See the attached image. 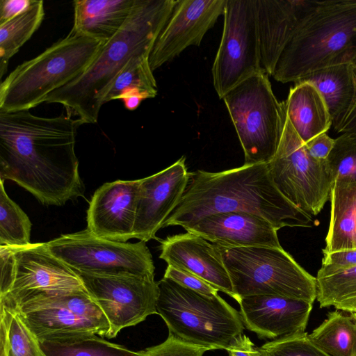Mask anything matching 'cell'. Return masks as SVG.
<instances>
[{"instance_id":"6da1fadb","label":"cell","mask_w":356,"mask_h":356,"mask_svg":"<svg viewBox=\"0 0 356 356\" xmlns=\"http://www.w3.org/2000/svg\"><path fill=\"white\" fill-rule=\"evenodd\" d=\"M83 123L69 113L45 118L29 110L0 111V179H10L45 205L82 197L75 154Z\"/></svg>"},{"instance_id":"7a4b0ae2","label":"cell","mask_w":356,"mask_h":356,"mask_svg":"<svg viewBox=\"0 0 356 356\" xmlns=\"http://www.w3.org/2000/svg\"><path fill=\"white\" fill-rule=\"evenodd\" d=\"M226 212L260 216L280 229L309 227L313 218L290 202L276 188L267 163L243 165L222 172L196 170L178 206L163 227L193 226L204 217Z\"/></svg>"},{"instance_id":"3957f363","label":"cell","mask_w":356,"mask_h":356,"mask_svg":"<svg viewBox=\"0 0 356 356\" xmlns=\"http://www.w3.org/2000/svg\"><path fill=\"white\" fill-rule=\"evenodd\" d=\"M178 0H138L116 34L106 42L88 69L50 93L46 103L62 104L83 124L97 122L103 99L115 77L133 57L149 56Z\"/></svg>"},{"instance_id":"277c9868","label":"cell","mask_w":356,"mask_h":356,"mask_svg":"<svg viewBox=\"0 0 356 356\" xmlns=\"http://www.w3.org/2000/svg\"><path fill=\"white\" fill-rule=\"evenodd\" d=\"M356 51V0L312 1L273 76L297 82L318 70L349 63Z\"/></svg>"},{"instance_id":"5b68a950","label":"cell","mask_w":356,"mask_h":356,"mask_svg":"<svg viewBox=\"0 0 356 356\" xmlns=\"http://www.w3.org/2000/svg\"><path fill=\"white\" fill-rule=\"evenodd\" d=\"M104 43L72 29L1 82L0 111L29 110L44 102L50 93L84 72Z\"/></svg>"},{"instance_id":"8992f818","label":"cell","mask_w":356,"mask_h":356,"mask_svg":"<svg viewBox=\"0 0 356 356\" xmlns=\"http://www.w3.org/2000/svg\"><path fill=\"white\" fill-rule=\"evenodd\" d=\"M156 312L169 333L209 350L227 349L243 334L240 313L219 295L207 296L163 277Z\"/></svg>"},{"instance_id":"52a82bcc","label":"cell","mask_w":356,"mask_h":356,"mask_svg":"<svg viewBox=\"0 0 356 356\" xmlns=\"http://www.w3.org/2000/svg\"><path fill=\"white\" fill-rule=\"evenodd\" d=\"M237 297L282 296L313 303L316 278L282 248L218 246Z\"/></svg>"},{"instance_id":"ba28073f","label":"cell","mask_w":356,"mask_h":356,"mask_svg":"<svg viewBox=\"0 0 356 356\" xmlns=\"http://www.w3.org/2000/svg\"><path fill=\"white\" fill-rule=\"evenodd\" d=\"M248 165L268 163L277 149L286 120L285 103L275 97L262 70L228 91L223 98Z\"/></svg>"},{"instance_id":"9c48e42d","label":"cell","mask_w":356,"mask_h":356,"mask_svg":"<svg viewBox=\"0 0 356 356\" xmlns=\"http://www.w3.org/2000/svg\"><path fill=\"white\" fill-rule=\"evenodd\" d=\"M267 165L278 191L305 213L317 216L330 198L334 179L325 161L309 154L287 115L276 153Z\"/></svg>"},{"instance_id":"30bf717a","label":"cell","mask_w":356,"mask_h":356,"mask_svg":"<svg viewBox=\"0 0 356 356\" xmlns=\"http://www.w3.org/2000/svg\"><path fill=\"white\" fill-rule=\"evenodd\" d=\"M49 251L74 271L98 275L154 274L146 242H118L98 237L86 229L62 234L46 243Z\"/></svg>"},{"instance_id":"8fae6325","label":"cell","mask_w":356,"mask_h":356,"mask_svg":"<svg viewBox=\"0 0 356 356\" xmlns=\"http://www.w3.org/2000/svg\"><path fill=\"white\" fill-rule=\"evenodd\" d=\"M221 41L212 67L220 99L264 70L261 64L256 0H226Z\"/></svg>"},{"instance_id":"7c38bea8","label":"cell","mask_w":356,"mask_h":356,"mask_svg":"<svg viewBox=\"0 0 356 356\" xmlns=\"http://www.w3.org/2000/svg\"><path fill=\"white\" fill-rule=\"evenodd\" d=\"M16 308L40 341L87 334L108 338L110 331L107 318L86 290L36 298Z\"/></svg>"},{"instance_id":"4fadbf2b","label":"cell","mask_w":356,"mask_h":356,"mask_svg":"<svg viewBox=\"0 0 356 356\" xmlns=\"http://www.w3.org/2000/svg\"><path fill=\"white\" fill-rule=\"evenodd\" d=\"M109 325L108 339L156 312L159 294L154 275H98L76 272Z\"/></svg>"},{"instance_id":"5bb4252c","label":"cell","mask_w":356,"mask_h":356,"mask_svg":"<svg viewBox=\"0 0 356 356\" xmlns=\"http://www.w3.org/2000/svg\"><path fill=\"white\" fill-rule=\"evenodd\" d=\"M12 248L14 280L10 291L0 298V305L16 308L36 298L86 290L76 273L54 256L46 243Z\"/></svg>"},{"instance_id":"9a60e30c","label":"cell","mask_w":356,"mask_h":356,"mask_svg":"<svg viewBox=\"0 0 356 356\" xmlns=\"http://www.w3.org/2000/svg\"><path fill=\"white\" fill-rule=\"evenodd\" d=\"M226 0H178L159 35L149 58L152 71L191 45L199 46L205 33L224 14Z\"/></svg>"},{"instance_id":"2e32d148","label":"cell","mask_w":356,"mask_h":356,"mask_svg":"<svg viewBox=\"0 0 356 356\" xmlns=\"http://www.w3.org/2000/svg\"><path fill=\"white\" fill-rule=\"evenodd\" d=\"M191 177L185 156L164 170L140 179L134 238L147 242L178 206Z\"/></svg>"},{"instance_id":"e0dca14e","label":"cell","mask_w":356,"mask_h":356,"mask_svg":"<svg viewBox=\"0 0 356 356\" xmlns=\"http://www.w3.org/2000/svg\"><path fill=\"white\" fill-rule=\"evenodd\" d=\"M140 179L107 182L96 190L87 210V229L118 242L134 238Z\"/></svg>"},{"instance_id":"ac0fdd59","label":"cell","mask_w":356,"mask_h":356,"mask_svg":"<svg viewBox=\"0 0 356 356\" xmlns=\"http://www.w3.org/2000/svg\"><path fill=\"white\" fill-rule=\"evenodd\" d=\"M237 302L244 327L261 339L305 332L313 307L307 301L268 295L241 297Z\"/></svg>"},{"instance_id":"d6986e66","label":"cell","mask_w":356,"mask_h":356,"mask_svg":"<svg viewBox=\"0 0 356 356\" xmlns=\"http://www.w3.org/2000/svg\"><path fill=\"white\" fill-rule=\"evenodd\" d=\"M159 257L202 278L236 300L232 283L216 245L186 232L161 241Z\"/></svg>"},{"instance_id":"ffe728a7","label":"cell","mask_w":356,"mask_h":356,"mask_svg":"<svg viewBox=\"0 0 356 356\" xmlns=\"http://www.w3.org/2000/svg\"><path fill=\"white\" fill-rule=\"evenodd\" d=\"M186 232L225 248H282L277 229L264 218L246 212H226L207 216Z\"/></svg>"},{"instance_id":"44dd1931","label":"cell","mask_w":356,"mask_h":356,"mask_svg":"<svg viewBox=\"0 0 356 356\" xmlns=\"http://www.w3.org/2000/svg\"><path fill=\"white\" fill-rule=\"evenodd\" d=\"M312 1L256 0L262 69L273 76L277 60Z\"/></svg>"},{"instance_id":"7402d4cb","label":"cell","mask_w":356,"mask_h":356,"mask_svg":"<svg viewBox=\"0 0 356 356\" xmlns=\"http://www.w3.org/2000/svg\"><path fill=\"white\" fill-rule=\"evenodd\" d=\"M138 0L74 1L75 32L104 42L122 28Z\"/></svg>"},{"instance_id":"603a6c76","label":"cell","mask_w":356,"mask_h":356,"mask_svg":"<svg viewBox=\"0 0 356 356\" xmlns=\"http://www.w3.org/2000/svg\"><path fill=\"white\" fill-rule=\"evenodd\" d=\"M295 83L284 102L286 113L297 134L306 143L327 132L332 119L323 96L313 84Z\"/></svg>"},{"instance_id":"cb8c5ba5","label":"cell","mask_w":356,"mask_h":356,"mask_svg":"<svg viewBox=\"0 0 356 356\" xmlns=\"http://www.w3.org/2000/svg\"><path fill=\"white\" fill-rule=\"evenodd\" d=\"M330 201V222L323 254L356 248V183L335 180Z\"/></svg>"},{"instance_id":"d4e9b609","label":"cell","mask_w":356,"mask_h":356,"mask_svg":"<svg viewBox=\"0 0 356 356\" xmlns=\"http://www.w3.org/2000/svg\"><path fill=\"white\" fill-rule=\"evenodd\" d=\"M302 81L313 84L320 92L332 122L347 111L353 99L355 85L349 63L318 70L297 82Z\"/></svg>"},{"instance_id":"484cf974","label":"cell","mask_w":356,"mask_h":356,"mask_svg":"<svg viewBox=\"0 0 356 356\" xmlns=\"http://www.w3.org/2000/svg\"><path fill=\"white\" fill-rule=\"evenodd\" d=\"M308 337L329 356H356V312L337 309L328 313Z\"/></svg>"},{"instance_id":"4316f807","label":"cell","mask_w":356,"mask_h":356,"mask_svg":"<svg viewBox=\"0 0 356 356\" xmlns=\"http://www.w3.org/2000/svg\"><path fill=\"white\" fill-rule=\"evenodd\" d=\"M44 17V2L35 0L23 13L0 24V79L7 72L10 59L40 27Z\"/></svg>"},{"instance_id":"83f0119b","label":"cell","mask_w":356,"mask_h":356,"mask_svg":"<svg viewBox=\"0 0 356 356\" xmlns=\"http://www.w3.org/2000/svg\"><path fill=\"white\" fill-rule=\"evenodd\" d=\"M149 56L133 57L120 71L103 99V104L115 99L136 96L145 99L157 95L156 82Z\"/></svg>"},{"instance_id":"f1b7e54d","label":"cell","mask_w":356,"mask_h":356,"mask_svg":"<svg viewBox=\"0 0 356 356\" xmlns=\"http://www.w3.org/2000/svg\"><path fill=\"white\" fill-rule=\"evenodd\" d=\"M0 305L1 356H46L19 309Z\"/></svg>"},{"instance_id":"f546056e","label":"cell","mask_w":356,"mask_h":356,"mask_svg":"<svg viewBox=\"0 0 356 356\" xmlns=\"http://www.w3.org/2000/svg\"><path fill=\"white\" fill-rule=\"evenodd\" d=\"M46 356H139L124 346L96 334L63 337L40 341Z\"/></svg>"},{"instance_id":"4dcf8cb0","label":"cell","mask_w":356,"mask_h":356,"mask_svg":"<svg viewBox=\"0 0 356 356\" xmlns=\"http://www.w3.org/2000/svg\"><path fill=\"white\" fill-rule=\"evenodd\" d=\"M316 278L321 307L356 312V266Z\"/></svg>"},{"instance_id":"1f68e13d","label":"cell","mask_w":356,"mask_h":356,"mask_svg":"<svg viewBox=\"0 0 356 356\" xmlns=\"http://www.w3.org/2000/svg\"><path fill=\"white\" fill-rule=\"evenodd\" d=\"M0 179V245L24 248L30 242L31 222L28 216L7 195Z\"/></svg>"},{"instance_id":"d6a6232c","label":"cell","mask_w":356,"mask_h":356,"mask_svg":"<svg viewBox=\"0 0 356 356\" xmlns=\"http://www.w3.org/2000/svg\"><path fill=\"white\" fill-rule=\"evenodd\" d=\"M325 163L334 181L356 183V133H343L337 137Z\"/></svg>"},{"instance_id":"836d02e7","label":"cell","mask_w":356,"mask_h":356,"mask_svg":"<svg viewBox=\"0 0 356 356\" xmlns=\"http://www.w3.org/2000/svg\"><path fill=\"white\" fill-rule=\"evenodd\" d=\"M256 349L258 356H329L310 341L305 332L268 341Z\"/></svg>"},{"instance_id":"e575fe53","label":"cell","mask_w":356,"mask_h":356,"mask_svg":"<svg viewBox=\"0 0 356 356\" xmlns=\"http://www.w3.org/2000/svg\"><path fill=\"white\" fill-rule=\"evenodd\" d=\"M207 350L169 333L165 341L139 351V356H203Z\"/></svg>"},{"instance_id":"d590c367","label":"cell","mask_w":356,"mask_h":356,"mask_svg":"<svg viewBox=\"0 0 356 356\" xmlns=\"http://www.w3.org/2000/svg\"><path fill=\"white\" fill-rule=\"evenodd\" d=\"M163 277L170 279L184 287L207 296L218 295V290L202 278L172 265H168Z\"/></svg>"},{"instance_id":"8d00e7d4","label":"cell","mask_w":356,"mask_h":356,"mask_svg":"<svg viewBox=\"0 0 356 356\" xmlns=\"http://www.w3.org/2000/svg\"><path fill=\"white\" fill-rule=\"evenodd\" d=\"M356 266V248L323 254L317 276H325Z\"/></svg>"},{"instance_id":"74e56055","label":"cell","mask_w":356,"mask_h":356,"mask_svg":"<svg viewBox=\"0 0 356 356\" xmlns=\"http://www.w3.org/2000/svg\"><path fill=\"white\" fill-rule=\"evenodd\" d=\"M0 298L10 290L15 275V259L11 247L0 245Z\"/></svg>"},{"instance_id":"f35d334b","label":"cell","mask_w":356,"mask_h":356,"mask_svg":"<svg viewBox=\"0 0 356 356\" xmlns=\"http://www.w3.org/2000/svg\"><path fill=\"white\" fill-rule=\"evenodd\" d=\"M351 67L355 94L351 104L337 120L332 122L335 131L339 133H356V51L349 61Z\"/></svg>"},{"instance_id":"ab89813d","label":"cell","mask_w":356,"mask_h":356,"mask_svg":"<svg viewBox=\"0 0 356 356\" xmlns=\"http://www.w3.org/2000/svg\"><path fill=\"white\" fill-rule=\"evenodd\" d=\"M335 139L330 137L327 132L322 133L305 143L309 154L318 161H325L331 152Z\"/></svg>"},{"instance_id":"60d3db41","label":"cell","mask_w":356,"mask_h":356,"mask_svg":"<svg viewBox=\"0 0 356 356\" xmlns=\"http://www.w3.org/2000/svg\"><path fill=\"white\" fill-rule=\"evenodd\" d=\"M34 1L35 0H1L0 24L25 12Z\"/></svg>"},{"instance_id":"b9f144b4","label":"cell","mask_w":356,"mask_h":356,"mask_svg":"<svg viewBox=\"0 0 356 356\" xmlns=\"http://www.w3.org/2000/svg\"><path fill=\"white\" fill-rule=\"evenodd\" d=\"M226 350L228 356H258L254 343L245 334L238 337Z\"/></svg>"},{"instance_id":"7bdbcfd3","label":"cell","mask_w":356,"mask_h":356,"mask_svg":"<svg viewBox=\"0 0 356 356\" xmlns=\"http://www.w3.org/2000/svg\"><path fill=\"white\" fill-rule=\"evenodd\" d=\"M122 100L127 110L134 111L138 107L143 99L139 97L131 96L125 97Z\"/></svg>"}]
</instances>
